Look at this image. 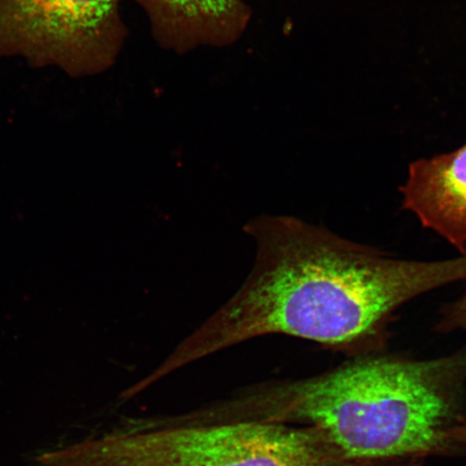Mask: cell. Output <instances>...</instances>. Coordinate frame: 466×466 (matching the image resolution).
<instances>
[{"mask_svg": "<svg viewBox=\"0 0 466 466\" xmlns=\"http://www.w3.org/2000/svg\"><path fill=\"white\" fill-rule=\"evenodd\" d=\"M465 383L466 347L428 360L367 355L284 390L270 420L309 423L353 460L417 466L460 450Z\"/></svg>", "mask_w": 466, "mask_h": 466, "instance_id": "7a4b0ae2", "label": "cell"}, {"mask_svg": "<svg viewBox=\"0 0 466 466\" xmlns=\"http://www.w3.org/2000/svg\"><path fill=\"white\" fill-rule=\"evenodd\" d=\"M120 0H0V56L73 78L112 67L127 36Z\"/></svg>", "mask_w": 466, "mask_h": 466, "instance_id": "277c9868", "label": "cell"}, {"mask_svg": "<svg viewBox=\"0 0 466 466\" xmlns=\"http://www.w3.org/2000/svg\"><path fill=\"white\" fill-rule=\"evenodd\" d=\"M244 231L256 244L252 272L177 348L167 370L270 334L379 351L400 307L466 281V255L441 261L395 259L289 217L256 218Z\"/></svg>", "mask_w": 466, "mask_h": 466, "instance_id": "6da1fadb", "label": "cell"}, {"mask_svg": "<svg viewBox=\"0 0 466 466\" xmlns=\"http://www.w3.org/2000/svg\"><path fill=\"white\" fill-rule=\"evenodd\" d=\"M39 466H395L343 454L316 428L275 420L120 429L45 452Z\"/></svg>", "mask_w": 466, "mask_h": 466, "instance_id": "3957f363", "label": "cell"}, {"mask_svg": "<svg viewBox=\"0 0 466 466\" xmlns=\"http://www.w3.org/2000/svg\"><path fill=\"white\" fill-rule=\"evenodd\" d=\"M147 14L158 42L186 52L200 46H226L246 29L243 0H136Z\"/></svg>", "mask_w": 466, "mask_h": 466, "instance_id": "8992f818", "label": "cell"}, {"mask_svg": "<svg viewBox=\"0 0 466 466\" xmlns=\"http://www.w3.org/2000/svg\"><path fill=\"white\" fill-rule=\"evenodd\" d=\"M403 208L466 255V144L408 167Z\"/></svg>", "mask_w": 466, "mask_h": 466, "instance_id": "5b68a950", "label": "cell"}, {"mask_svg": "<svg viewBox=\"0 0 466 466\" xmlns=\"http://www.w3.org/2000/svg\"><path fill=\"white\" fill-rule=\"evenodd\" d=\"M452 439L456 441L459 448H466V421L454 431Z\"/></svg>", "mask_w": 466, "mask_h": 466, "instance_id": "ba28073f", "label": "cell"}, {"mask_svg": "<svg viewBox=\"0 0 466 466\" xmlns=\"http://www.w3.org/2000/svg\"><path fill=\"white\" fill-rule=\"evenodd\" d=\"M436 329L440 331L466 330V291L461 299L442 309Z\"/></svg>", "mask_w": 466, "mask_h": 466, "instance_id": "52a82bcc", "label": "cell"}]
</instances>
